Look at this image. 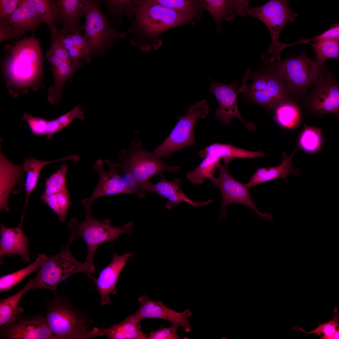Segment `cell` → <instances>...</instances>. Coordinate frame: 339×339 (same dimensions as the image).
Instances as JSON below:
<instances>
[{"instance_id": "27", "label": "cell", "mask_w": 339, "mask_h": 339, "mask_svg": "<svg viewBox=\"0 0 339 339\" xmlns=\"http://www.w3.org/2000/svg\"><path fill=\"white\" fill-rule=\"evenodd\" d=\"M77 159L76 156L74 155L49 161L38 160L33 157L25 159L22 164L24 170L26 174L24 180L26 198L23 213H25L30 195L36 188L42 169L46 165L53 162L64 160H71L75 162Z\"/></svg>"}, {"instance_id": "13", "label": "cell", "mask_w": 339, "mask_h": 339, "mask_svg": "<svg viewBox=\"0 0 339 339\" xmlns=\"http://www.w3.org/2000/svg\"><path fill=\"white\" fill-rule=\"evenodd\" d=\"M0 327L2 338L54 339L45 316L40 314L18 315Z\"/></svg>"}, {"instance_id": "26", "label": "cell", "mask_w": 339, "mask_h": 339, "mask_svg": "<svg viewBox=\"0 0 339 339\" xmlns=\"http://www.w3.org/2000/svg\"><path fill=\"white\" fill-rule=\"evenodd\" d=\"M46 58L51 65L53 73L54 83L47 91V99L51 104H55L62 98V91L66 81L70 80L78 68L62 61L47 50Z\"/></svg>"}, {"instance_id": "11", "label": "cell", "mask_w": 339, "mask_h": 339, "mask_svg": "<svg viewBox=\"0 0 339 339\" xmlns=\"http://www.w3.org/2000/svg\"><path fill=\"white\" fill-rule=\"evenodd\" d=\"M228 163L224 165L219 164L218 167L219 174L217 178L214 177L210 179L213 185L220 190L222 196L220 203L222 208L219 221L226 218L228 215L227 206L231 203H237L248 206L253 209L265 220L272 222V213H261L258 210L254 200L250 197L249 190L246 184L241 183L235 180L230 174Z\"/></svg>"}, {"instance_id": "44", "label": "cell", "mask_w": 339, "mask_h": 339, "mask_svg": "<svg viewBox=\"0 0 339 339\" xmlns=\"http://www.w3.org/2000/svg\"><path fill=\"white\" fill-rule=\"evenodd\" d=\"M22 119L27 123L31 132L35 136L45 135V126L47 120L35 117L30 114L25 113Z\"/></svg>"}, {"instance_id": "46", "label": "cell", "mask_w": 339, "mask_h": 339, "mask_svg": "<svg viewBox=\"0 0 339 339\" xmlns=\"http://www.w3.org/2000/svg\"><path fill=\"white\" fill-rule=\"evenodd\" d=\"M179 327L175 324L170 327L162 326L158 330L151 331L148 339H180L177 332Z\"/></svg>"}, {"instance_id": "25", "label": "cell", "mask_w": 339, "mask_h": 339, "mask_svg": "<svg viewBox=\"0 0 339 339\" xmlns=\"http://www.w3.org/2000/svg\"><path fill=\"white\" fill-rule=\"evenodd\" d=\"M299 147L298 144L290 155H287L286 152H283L281 163L278 166L268 168L257 167L249 182L246 184L247 187L250 189L253 186L278 178L287 181L288 175L291 173L294 174L296 177L298 176L300 174L299 170L292 166L291 161Z\"/></svg>"}, {"instance_id": "37", "label": "cell", "mask_w": 339, "mask_h": 339, "mask_svg": "<svg viewBox=\"0 0 339 339\" xmlns=\"http://www.w3.org/2000/svg\"><path fill=\"white\" fill-rule=\"evenodd\" d=\"M323 137L321 129L314 127H309L304 124L298 139L299 147L305 152L315 153L322 147Z\"/></svg>"}, {"instance_id": "8", "label": "cell", "mask_w": 339, "mask_h": 339, "mask_svg": "<svg viewBox=\"0 0 339 339\" xmlns=\"http://www.w3.org/2000/svg\"><path fill=\"white\" fill-rule=\"evenodd\" d=\"M119 156V161L113 164L114 166L119 172L130 174L139 189L141 186L150 182L151 178L155 174H160L166 171L176 173L180 170L178 166L167 164L162 158L154 152H150L143 149L140 143L135 141L129 149L121 151Z\"/></svg>"}, {"instance_id": "39", "label": "cell", "mask_w": 339, "mask_h": 339, "mask_svg": "<svg viewBox=\"0 0 339 339\" xmlns=\"http://www.w3.org/2000/svg\"><path fill=\"white\" fill-rule=\"evenodd\" d=\"M67 164H62L55 173L46 178L44 193L53 194L66 191Z\"/></svg>"}, {"instance_id": "36", "label": "cell", "mask_w": 339, "mask_h": 339, "mask_svg": "<svg viewBox=\"0 0 339 339\" xmlns=\"http://www.w3.org/2000/svg\"><path fill=\"white\" fill-rule=\"evenodd\" d=\"M302 43L310 44L316 53L315 59L322 64H325L329 58L339 59V40H323L312 43L304 38L300 39Z\"/></svg>"}, {"instance_id": "10", "label": "cell", "mask_w": 339, "mask_h": 339, "mask_svg": "<svg viewBox=\"0 0 339 339\" xmlns=\"http://www.w3.org/2000/svg\"><path fill=\"white\" fill-rule=\"evenodd\" d=\"M209 110L206 100L190 105L186 115L178 116V121L170 133L154 153L160 157L166 158L183 148L196 145L194 136L195 124L199 119L206 118Z\"/></svg>"}, {"instance_id": "38", "label": "cell", "mask_w": 339, "mask_h": 339, "mask_svg": "<svg viewBox=\"0 0 339 339\" xmlns=\"http://www.w3.org/2000/svg\"><path fill=\"white\" fill-rule=\"evenodd\" d=\"M333 318L330 321L325 323H319V326L309 332L305 331L302 328L295 326L291 329L302 331L306 333L318 335L321 339H336L339 338V315L337 308L335 307L334 310Z\"/></svg>"}, {"instance_id": "40", "label": "cell", "mask_w": 339, "mask_h": 339, "mask_svg": "<svg viewBox=\"0 0 339 339\" xmlns=\"http://www.w3.org/2000/svg\"><path fill=\"white\" fill-rule=\"evenodd\" d=\"M50 35L51 43L48 51L60 60L66 62L73 67L78 69L83 65L82 61L75 60L71 57L68 51L61 42L58 29L51 31Z\"/></svg>"}, {"instance_id": "4", "label": "cell", "mask_w": 339, "mask_h": 339, "mask_svg": "<svg viewBox=\"0 0 339 339\" xmlns=\"http://www.w3.org/2000/svg\"><path fill=\"white\" fill-rule=\"evenodd\" d=\"M77 237L72 234L67 244L63 246L56 254L47 256L39 268L35 277L29 281L31 290L37 289L50 290L56 293L59 284L69 276L78 273H86L94 282L96 278L92 275L95 273L96 268L84 262L81 263L72 254L70 245Z\"/></svg>"}, {"instance_id": "31", "label": "cell", "mask_w": 339, "mask_h": 339, "mask_svg": "<svg viewBox=\"0 0 339 339\" xmlns=\"http://www.w3.org/2000/svg\"><path fill=\"white\" fill-rule=\"evenodd\" d=\"M212 152L225 163H229L234 158H253L262 157L264 153L250 151L233 146L231 144L214 143L209 146Z\"/></svg>"}, {"instance_id": "16", "label": "cell", "mask_w": 339, "mask_h": 339, "mask_svg": "<svg viewBox=\"0 0 339 339\" xmlns=\"http://www.w3.org/2000/svg\"><path fill=\"white\" fill-rule=\"evenodd\" d=\"M140 307L135 313L131 315L132 319L137 323L145 318L164 320L184 328L186 332L191 331V325L188 319L192 312L186 309L182 313L177 312L164 305L161 301H156L143 294L138 299Z\"/></svg>"}, {"instance_id": "2", "label": "cell", "mask_w": 339, "mask_h": 339, "mask_svg": "<svg viewBox=\"0 0 339 339\" xmlns=\"http://www.w3.org/2000/svg\"><path fill=\"white\" fill-rule=\"evenodd\" d=\"M9 53L5 66L10 94L36 90L41 84L43 58L39 40L33 35L5 46Z\"/></svg>"}, {"instance_id": "7", "label": "cell", "mask_w": 339, "mask_h": 339, "mask_svg": "<svg viewBox=\"0 0 339 339\" xmlns=\"http://www.w3.org/2000/svg\"><path fill=\"white\" fill-rule=\"evenodd\" d=\"M103 0H86L85 22L81 26L83 35L88 43L93 55L103 56L115 42L127 34L113 28L108 17L100 8Z\"/></svg>"}, {"instance_id": "19", "label": "cell", "mask_w": 339, "mask_h": 339, "mask_svg": "<svg viewBox=\"0 0 339 339\" xmlns=\"http://www.w3.org/2000/svg\"><path fill=\"white\" fill-rule=\"evenodd\" d=\"M160 175V179L158 183L153 184L150 182L141 186L140 189L144 193H157L166 199V207L168 210H171L182 202H186L195 207L205 206L213 202L212 199L201 202L191 200L180 189L181 180L180 179H175L171 182L167 180L162 174Z\"/></svg>"}, {"instance_id": "6", "label": "cell", "mask_w": 339, "mask_h": 339, "mask_svg": "<svg viewBox=\"0 0 339 339\" xmlns=\"http://www.w3.org/2000/svg\"><path fill=\"white\" fill-rule=\"evenodd\" d=\"M84 207V220L79 223L77 219L72 218L69 221L68 227L72 234L81 237L87 245L88 252L84 262L95 268L93 257L98 248L105 242H112L123 233L131 234L133 223L129 222L121 227L112 226L109 219L99 221L94 218L90 206Z\"/></svg>"}, {"instance_id": "3", "label": "cell", "mask_w": 339, "mask_h": 339, "mask_svg": "<svg viewBox=\"0 0 339 339\" xmlns=\"http://www.w3.org/2000/svg\"><path fill=\"white\" fill-rule=\"evenodd\" d=\"M53 294V299L46 305L45 317L54 339H87L103 336L102 328L90 330L93 320L66 296Z\"/></svg>"}, {"instance_id": "24", "label": "cell", "mask_w": 339, "mask_h": 339, "mask_svg": "<svg viewBox=\"0 0 339 339\" xmlns=\"http://www.w3.org/2000/svg\"><path fill=\"white\" fill-rule=\"evenodd\" d=\"M203 10L210 13L213 17L218 33L221 34V25L223 20L226 19L231 22L240 16L243 9L249 5L247 0H200Z\"/></svg>"}, {"instance_id": "42", "label": "cell", "mask_w": 339, "mask_h": 339, "mask_svg": "<svg viewBox=\"0 0 339 339\" xmlns=\"http://www.w3.org/2000/svg\"><path fill=\"white\" fill-rule=\"evenodd\" d=\"M106 5V9L112 16V20L119 24L121 23L122 19L121 14H126L130 18L133 4L132 1L127 0H103Z\"/></svg>"}, {"instance_id": "29", "label": "cell", "mask_w": 339, "mask_h": 339, "mask_svg": "<svg viewBox=\"0 0 339 339\" xmlns=\"http://www.w3.org/2000/svg\"><path fill=\"white\" fill-rule=\"evenodd\" d=\"M29 281L20 291L14 295L0 300V326L13 320L21 315L24 309L18 307V304L23 296L31 290Z\"/></svg>"}, {"instance_id": "23", "label": "cell", "mask_w": 339, "mask_h": 339, "mask_svg": "<svg viewBox=\"0 0 339 339\" xmlns=\"http://www.w3.org/2000/svg\"><path fill=\"white\" fill-rule=\"evenodd\" d=\"M58 24L62 27L58 30L61 35L68 33H81L80 21L84 17L86 0H56Z\"/></svg>"}, {"instance_id": "28", "label": "cell", "mask_w": 339, "mask_h": 339, "mask_svg": "<svg viewBox=\"0 0 339 339\" xmlns=\"http://www.w3.org/2000/svg\"><path fill=\"white\" fill-rule=\"evenodd\" d=\"M140 323H137L131 315L121 323L114 324L107 329L102 328L104 336L109 339H147L148 335L141 331Z\"/></svg>"}, {"instance_id": "15", "label": "cell", "mask_w": 339, "mask_h": 339, "mask_svg": "<svg viewBox=\"0 0 339 339\" xmlns=\"http://www.w3.org/2000/svg\"><path fill=\"white\" fill-rule=\"evenodd\" d=\"M44 23L28 0H21L7 22L0 25V42L10 40L19 41L22 35L35 31Z\"/></svg>"}, {"instance_id": "14", "label": "cell", "mask_w": 339, "mask_h": 339, "mask_svg": "<svg viewBox=\"0 0 339 339\" xmlns=\"http://www.w3.org/2000/svg\"><path fill=\"white\" fill-rule=\"evenodd\" d=\"M105 162L109 167L108 170L103 168V162L101 159L96 160L93 165L94 169L98 174L99 181L92 194L81 201V204L84 207H90L95 200L104 196L120 194L136 195L135 192L128 185L113 164L108 159Z\"/></svg>"}, {"instance_id": "12", "label": "cell", "mask_w": 339, "mask_h": 339, "mask_svg": "<svg viewBox=\"0 0 339 339\" xmlns=\"http://www.w3.org/2000/svg\"><path fill=\"white\" fill-rule=\"evenodd\" d=\"M263 61L268 65V70L257 74L251 84H246L243 92L251 101L271 109L282 102L285 94V83L268 62Z\"/></svg>"}, {"instance_id": "9", "label": "cell", "mask_w": 339, "mask_h": 339, "mask_svg": "<svg viewBox=\"0 0 339 339\" xmlns=\"http://www.w3.org/2000/svg\"><path fill=\"white\" fill-rule=\"evenodd\" d=\"M289 52L285 58L271 62L266 60L274 71L287 85L292 88L306 87L315 79L323 70L325 64L309 58L302 50L298 56Z\"/></svg>"}, {"instance_id": "22", "label": "cell", "mask_w": 339, "mask_h": 339, "mask_svg": "<svg viewBox=\"0 0 339 339\" xmlns=\"http://www.w3.org/2000/svg\"><path fill=\"white\" fill-rule=\"evenodd\" d=\"M316 87L310 102L311 109L319 115H338L339 89L337 84L327 78L320 81Z\"/></svg>"}, {"instance_id": "34", "label": "cell", "mask_w": 339, "mask_h": 339, "mask_svg": "<svg viewBox=\"0 0 339 339\" xmlns=\"http://www.w3.org/2000/svg\"><path fill=\"white\" fill-rule=\"evenodd\" d=\"M51 31L57 30L58 12L56 0H28Z\"/></svg>"}, {"instance_id": "1", "label": "cell", "mask_w": 339, "mask_h": 339, "mask_svg": "<svg viewBox=\"0 0 339 339\" xmlns=\"http://www.w3.org/2000/svg\"><path fill=\"white\" fill-rule=\"evenodd\" d=\"M132 13L135 16L133 25L126 34L132 33L131 43L138 46L143 51L156 50L161 44L158 39L162 32L172 27L191 23L194 17L183 15L169 8L158 4H150L144 0L135 2Z\"/></svg>"}, {"instance_id": "5", "label": "cell", "mask_w": 339, "mask_h": 339, "mask_svg": "<svg viewBox=\"0 0 339 339\" xmlns=\"http://www.w3.org/2000/svg\"><path fill=\"white\" fill-rule=\"evenodd\" d=\"M289 0H271L260 6L251 8L249 5L242 10L240 16L254 17L263 22L270 33L271 43L268 53L272 56L269 60L274 62L281 58V52L286 47L300 44L299 41L286 44L279 41L280 32L289 22H294L298 15L293 11Z\"/></svg>"}, {"instance_id": "33", "label": "cell", "mask_w": 339, "mask_h": 339, "mask_svg": "<svg viewBox=\"0 0 339 339\" xmlns=\"http://www.w3.org/2000/svg\"><path fill=\"white\" fill-rule=\"evenodd\" d=\"M147 3L156 4L173 9L185 15L192 16L196 19L202 16L203 10L200 0H144Z\"/></svg>"}, {"instance_id": "35", "label": "cell", "mask_w": 339, "mask_h": 339, "mask_svg": "<svg viewBox=\"0 0 339 339\" xmlns=\"http://www.w3.org/2000/svg\"><path fill=\"white\" fill-rule=\"evenodd\" d=\"M282 102L275 107L274 118L277 124L283 128H294L298 125L300 121L299 110L292 103Z\"/></svg>"}, {"instance_id": "47", "label": "cell", "mask_w": 339, "mask_h": 339, "mask_svg": "<svg viewBox=\"0 0 339 339\" xmlns=\"http://www.w3.org/2000/svg\"><path fill=\"white\" fill-rule=\"evenodd\" d=\"M323 40H339V24L336 23L332 25L330 28L322 33L308 40L310 41L316 42Z\"/></svg>"}, {"instance_id": "30", "label": "cell", "mask_w": 339, "mask_h": 339, "mask_svg": "<svg viewBox=\"0 0 339 339\" xmlns=\"http://www.w3.org/2000/svg\"><path fill=\"white\" fill-rule=\"evenodd\" d=\"M47 256L38 254L35 261L27 267L0 277V292L11 289L31 273L39 269L46 259Z\"/></svg>"}, {"instance_id": "17", "label": "cell", "mask_w": 339, "mask_h": 339, "mask_svg": "<svg viewBox=\"0 0 339 339\" xmlns=\"http://www.w3.org/2000/svg\"><path fill=\"white\" fill-rule=\"evenodd\" d=\"M210 79L211 85L207 89L214 94L219 104L215 112L216 119L229 125L231 123L232 118L235 117L239 119L246 126H249V124L244 121L238 106L237 96L238 93L244 91V84L242 83L238 91L236 93V81L226 84L225 83H217L211 78Z\"/></svg>"}, {"instance_id": "21", "label": "cell", "mask_w": 339, "mask_h": 339, "mask_svg": "<svg viewBox=\"0 0 339 339\" xmlns=\"http://www.w3.org/2000/svg\"><path fill=\"white\" fill-rule=\"evenodd\" d=\"M132 255V252L121 255L114 253L112 256L111 261L99 273L95 284L102 305L110 302V294L116 293V285L120 274L126 266L127 260Z\"/></svg>"}, {"instance_id": "45", "label": "cell", "mask_w": 339, "mask_h": 339, "mask_svg": "<svg viewBox=\"0 0 339 339\" xmlns=\"http://www.w3.org/2000/svg\"><path fill=\"white\" fill-rule=\"evenodd\" d=\"M21 0H0V25L5 24L19 7Z\"/></svg>"}, {"instance_id": "41", "label": "cell", "mask_w": 339, "mask_h": 339, "mask_svg": "<svg viewBox=\"0 0 339 339\" xmlns=\"http://www.w3.org/2000/svg\"><path fill=\"white\" fill-rule=\"evenodd\" d=\"M76 118L75 113L72 111L51 120H47L45 126V136L47 139L52 140L56 133L61 131L69 125Z\"/></svg>"}, {"instance_id": "20", "label": "cell", "mask_w": 339, "mask_h": 339, "mask_svg": "<svg viewBox=\"0 0 339 339\" xmlns=\"http://www.w3.org/2000/svg\"><path fill=\"white\" fill-rule=\"evenodd\" d=\"M24 214L22 215L19 225L14 228H9L0 224V257H11L18 254L22 261L28 262L30 260L29 252V240L22 229Z\"/></svg>"}, {"instance_id": "18", "label": "cell", "mask_w": 339, "mask_h": 339, "mask_svg": "<svg viewBox=\"0 0 339 339\" xmlns=\"http://www.w3.org/2000/svg\"><path fill=\"white\" fill-rule=\"evenodd\" d=\"M0 210L9 211V198L11 194H18L24 190L25 174L23 165L15 164L0 151Z\"/></svg>"}, {"instance_id": "43", "label": "cell", "mask_w": 339, "mask_h": 339, "mask_svg": "<svg viewBox=\"0 0 339 339\" xmlns=\"http://www.w3.org/2000/svg\"><path fill=\"white\" fill-rule=\"evenodd\" d=\"M74 45L82 57V60L89 63L93 56L89 46L82 33H70Z\"/></svg>"}, {"instance_id": "32", "label": "cell", "mask_w": 339, "mask_h": 339, "mask_svg": "<svg viewBox=\"0 0 339 339\" xmlns=\"http://www.w3.org/2000/svg\"><path fill=\"white\" fill-rule=\"evenodd\" d=\"M68 190L53 194H42L40 199L57 214L59 220L64 222L72 205Z\"/></svg>"}]
</instances>
